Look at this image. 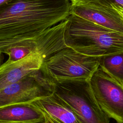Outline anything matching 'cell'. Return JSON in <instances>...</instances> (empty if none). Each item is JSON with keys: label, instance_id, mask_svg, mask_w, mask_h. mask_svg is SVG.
<instances>
[{"label": "cell", "instance_id": "cell-1", "mask_svg": "<svg viewBox=\"0 0 123 123\" xmlns=\"http://www.w3.org/2000/svg\"><path fill=\"white\" fill-rule=\"evenodd\" d=\"M70 0H10L0 5V52L35 41L71 14Z\"/></svg>", "mask_w": 123, "mask_h": 123}, {"label": "cell", "instance_id": "cell-2", "mask_svg": "<svg viewBox=\"0 0 123 123\" xmlns=\"http://www.w3.org/2000/svg\"><path fill=\"white\" fill-rule=\"evenodd\" d=\"M66 33L68 47L82 54L101 57L123 52V34L73 14Z\"/></svg>", "mask_w": 123, "mask_h": 123}, {"label": "cell", "instance_id": "cell-3", "mask_svg": "<svg viewBox=\"0 0 123 123\" xmlns=\"http://www.w3.org/2000/svg\"><path fill=\"white\" fill-rule=\"evenodd\" d=\"M100 59L82 54L67 47L45 59L40 70L56 82L89 79L98 67Z\"/></svg>", "mask_w": 123, "mask_h": 123}, {"label": "cell", "instance_id": "cell-4", "mask_svg": "<svg viewBox=\"0 0 123 123\" xmlns=\"http://www.w3.org/2000/svg\"><path fill=\"white\" fill-rule=\"evenodd\" d=\"M54 94L76 114L81 123H109L92 90L89 79L54 82Z\"/></svg>", "mask_w": 123, "mask_h": 123}, {"label": "cell", "instance_id": "cell-5", "mask_svg": "<svg viewBox=\"0 0 123 123\" xmlns=\"http://www.w3.org/2000/svg\"><path fill=\"white\" fill-rule=\"evenodd\" d=\"M53 93V81L39 70L0 90V108L15 104L30 103Z\"/></svg>", "mask_w": 123, "mask_h": 123}, {"label": "cell", "instance_id": "cell-6", "mask_svg": "<svg viewBox=\"0 0 123 123\" xmlns=\"http://www.w3.org/2000/svg\"><path fill=\"white\" fill-rule=\"evenodd\" d=\"M96 100L102 111L118 123H123V85L99 65L89 79Z\"/></svg>", "mask_w": 123, "mask_h": 123}, {"label": "cell", "instance_id": "cell-7", "mask_svg": "<svg viewBox=\"0 0 123 123\" xmlns=\"http://www.w3.org/2000/svg\"><path fill=\"white\" fill-rule=\"evenodd\" d=\"M70 0L71 14L123 34V19L115 10L106 9L74 0Z\"/></svg>", "mask_w": 123, "mask_h": 123}, {"label": "cell", "instance_id": "cell-8", "mask_svg": "<svg viewBox=\"0 0 123 123\" xmlns=\"http://www.w3.org/2000/svg\"><path fill=\"white\" fill-rule=\"evenodd\" d=\"M43 61V57L37 51L16 62L7 60L0 66V90L39 70Z\"/></svg>", "mask_w": 123, "mask_h": 123}, {"label": "cell", "instance_id": "cell-9", "mask_svg": "<svg viewBox=\"0 0 123 123\" xmlns=\"http://www.w3.org/2000/svg\"><path fill=\"white\" fill-rule=\"evenodd\" d=\"M68 23L66 18L46 30L35 41L36 51L41 54L44 61L68 47L66 39Z\"/></svg>", "mask_w": 123, "mask_h": 123}, {"label": "cell", "instance_id": "cell-10", "mask_svg": "<svg viewBox=\"0 0 123 123\" xmlns=\"http://www.w3.org/2000/svg\"><path fill=\"white\" fill-rule=\"evenodd\" d=\"M31 103L58 123H81L74 112L54 93Z\"/></svg>", "mask_w": 123, "mask_h": 123}, {"label": "cell", "instance_id": "cell-11", "mask_svg": "<svg viewBox=\"0 0 123 123\" xmlns=\"http://www.w3.org/2000/svg\"><path fill=\"white\" fill-rule=\"evenodd\" d=\"M44 116L31 103L12 104L0 108V122L15 123H41Z\"/></svg>", "mask_w": 123, "mask_h": 123}, {"label": "cell", "instance_id": "cell-12", "mask_svg": "<svg viewBox=\"0 0 123 123\" xmlns=\"http://www.w3.org/2000/svg\"><path fill=\"white\" fill-rule=\"evenodd\" d=\"M99 66L123 85V52L101 57Z\"/></svg>", "mask_w": 123, "mask_h": 123}, {"label": "cell", "instance_id": "cell-13", "mask_svg": "<svg viewBox=\"0 0 123 123\" xmlns=\"http://www.w3.org/2000/svg\"><path fill=\"white\" fill-rule=\"evenodd\" d=\"M34 51H36L35 41L28 42L25 45L12 47L6 49L3 53L8 55V61L16 62L24 58Z\"/></svg>", "mask_w": 123, "mask_h": 123}, {"label": "cell", "instance_id": "cell-14", "mask_svg": "<svg viewBox=\"0 0 123 123\" xmlns=\"http://www.w3.org/2000/svg\"><path fill=\"white\" fill-rule=\"evenodd\" d=\"M83 3L112 10L118 8L123 9V0H74Z\"/></svg>", "mask_w": 123, "mask_h": 123}, {"label": "cell", "instance_id": "cell-15", "mask_svg": "<svg viewBox=\"0 0 123 123\" xmlns=\"http://www.w3.org/2000/svg\"><path fill=\"white\" fill-rule=\"evenodd\" d=\"M113 9L115 10L119 13V14L121 16L122 18L123 19V9L115 8H113Z\"/></svg>", "mask_w": 123, "mask_h": 123}, {"label": "cell", "instance_id": "cell-16", "mask_svg": "<svg viewBox=\"0 0 123 123\" xmlns=\"http://www.w3.org/2000/svg\"><path fill=\"white\" fill-rule=\"evenodd\" d=\"M4 58V57L3 55V53L0 52V66L3 63Z\"/></svg>", "mask_w": 123, "mask_h": 123}, {"label": "cell", "instance_id": "cell-17", "mask_svg": "<svg viewBox=\"0 0 123 123\" xmlns=\"http://www.w3.org/2000/svg\"><path fill=\"white\" fill-rule=\"evenodd\" d=\"M9 0H0V5L9 1Z\"/></svg>", "mask_w": 123, "mask_h": 123}, {"label": "cell", "instance_id": "cell-18", "mask_svg": "<svg viewBox=\"0 0 123 123\" xmlns=\"http://www.w3.org/2000/svg\"><path fill=\"white\" fill-rule=\"evenodd\" d=\"M0 123H10V122H0Z\"/></svg>", "mask_w": 123, "mask_h": 123}]
</instances>
